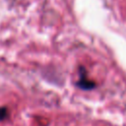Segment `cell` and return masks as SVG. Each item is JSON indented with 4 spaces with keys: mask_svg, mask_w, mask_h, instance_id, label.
<instances>
[{
    "mask_svg": "<svg viewBox=\"0 0 126 126\" xmlns=\"http://www.w3.org/2000/svg\"><path fill=\"white\" fill-rule=\"evenodd\" d=\"M77 86L83 90H91L94 89L95 84L92 81H89L86 78V71L83 67H81V71H80V81L77 83Z\"/></svg>",
    "mask_w": 126,
    "mask_h": 126,
    "instance_id": "obj_1",
    "label": "cell"
},
{
    "mask_svg": "<svg viewBox=\"0 0 126 126\" xmlns=\"http://www.w3.org/2000/svg\"><path fill=\"white\" fill-rule=\"evenodd\" d=\"M8 115V110L6 107H0V120H3Z\"/></svg>",
    "mask_w": 126,
    "mask_h": 126,
    "instance_id": "obj_2",
    "label": "cell"
}]
</instances>
